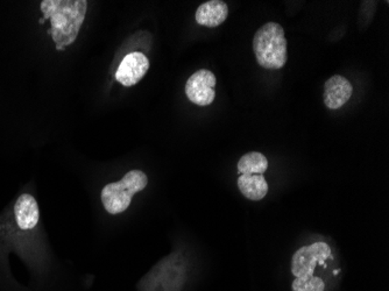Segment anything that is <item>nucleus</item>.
Masks as SVG:
<instances>
[{
	"label": "nucleus",
	"instance_id": "1",
	"mask_svg": "<svg viewBox=\"0 0 389 291\" xmlns=\"http://www.w3.org/2000/svg\"><path fill=\"white\" fill-rule=\"evenodd\" d=\"M86 0H44L41 11L51 24V38L58 50L72 45L86 19Z\"/></svg>",
	"mask_w": 389,
	"mask_h": 291
},
{
	"label": "nucleus",
	"instance_id": "2",
	"mask_svg": "<svg viewBox=\"0 0 389 291\" xmlns=\"http://www.w3.org/2000/svg\"><path fill=\"white\" fill-rule=\"evenodd\" d=\"M287 40L284 29L277 22H267L259 28L253 39V50L260 67L279 70L287 63Z\"/></svg>",
	"mask_w": 389,
	"mask_h": 291
},
{
	"label": "nucleus",
	"instance_id": "3",
	"mask_svg": "<svg viewBox=\"0 0 389 291\" xmlns=\"http://www.w3.org/2000/svg\"><path fill=\"white\" fill-rule=\"evenodd\" d=\"M148 177L141 170H131L120 181L106 184L102 190V203L110 215H119L128 209L133 196L143 191Z\"/></svg>",
	"mask_w": 389,
	"mask_h": 291
},
{
	"label": "nucleus",
	"instance_id": "4",
	"mask_svg": "<svg viewBox=\"0 0 389 291\" xmlns=\"http://www.w3.org/2000/svg\"><path fill=\"white\" fill-rule=\"evenodd\" d=\"M330 257L331 248L327 243H315L296 250L291 259V273L296 278L291 285L293 291H302L304 285L314 278L317 264H324Z\"/></svg>",
	"mask_w": 389,
	"mask_h": 291
},
{
	"label": "nucleus",
	"instance_id": "5",
	"mask_svg": "<svg viewBox=\"0 0 389 291\" xmlns=\"http://www.w3.org/2000/svg\"><path fill=\"white\" fill-rule=\"evenodd\" d=\"M217 83L213 72L201 69L192 74L185 83V95L188 100L197 107H208L213 103Z\"/></svg>",
	"mask_w": 389,
	"mask_h": 291
},
{
	"label": "nucleus",
	"instance_id": "6",
	"mask_svg": "<svg viewBox=\"0 0 389 291\" xmlns=\"http://www.w3.org/2000/svg\"><path fill=\"white\" fill-rule=\"evenodd\" d=\"M150 69V60L140 52L127 54L117 69L116 79L121 86L130 88L144 79Z\"/></svg>",
	"mask_w": 389,
	"mask_h": 291
},
{
	"label": "nucleus",
	"instance_id": "7",
	"mask_svg": "<svg viewBox=\"0 0 389 291\" xmlns=\"http://www.w3.org/2000/svg\"><path fill=\"white\" fill-rule=\"evenodd\" d=\"M353 93V86L348 79L343 76H332L325 82L324 100L325 107L330 110H338L348 103Z\"/></svg>",
	"mask_w": 389,
	"mask_h": 291
},
{
	"label": "nucleus",
	"instance_id": "8",
	"mask_svg": "<svg viewBox=\"0 0 389 291\" xmlns=\"http://www.w3.org/2000/svg\"><path fill=\"white\" fill-rule=\"evenodd\" d=\"M14 217L18 226L21 230H33L40 219L38 202L29 194L19 196L14 204Z\"/></svg>",
	"mask_w": 389,
	"mask_h": 291
},
{
	"label": "nucleus",
	"instance_id": "9",
	"mask_svg": "<svg viewBox=\"0 0 389 291\" xmlns=\"http://www.w3.org/2000/svg\"><path fill=\"white\" fill-rule=\"evenodd\" d=\"M229 15V7L222 0H210L202 4L194 13V20L204 27H218Z\"/></svg>",
	"mask_w": 389,
	"mask_h": 291
},
{
	"label": "nucleus",
	"instance_id": "10",
	"mask_svg": "<svg viewBox=\"0 0 389 291\" xmlns=\"http://www.w3.org/2000/svg\"><path fill=\"white\" fill-rule=\"evenodd\" d=\"M238 188L246 198L261 201L268 192V183L263 175L245 174L238 178Z\"/></svg>",
	"mask_w": 389,
	"mask_h": 291
},
{
	"label": "nucleus",
	"instance_id": "11",
	"mask_svg": "<svg viewBox=\"0 0 389 291\" xmlns=\"http://www.w3.org/2000/svg\"><path fill=\"white\" fill-rule=\"evenodd\" d=\"M268 169V160L265 155L258 151H251L243 155L238 162V172L240 175H263Z\"/></svg>",
	"mask_w": 389,
	"mask_h": 291
}]
</instances>
